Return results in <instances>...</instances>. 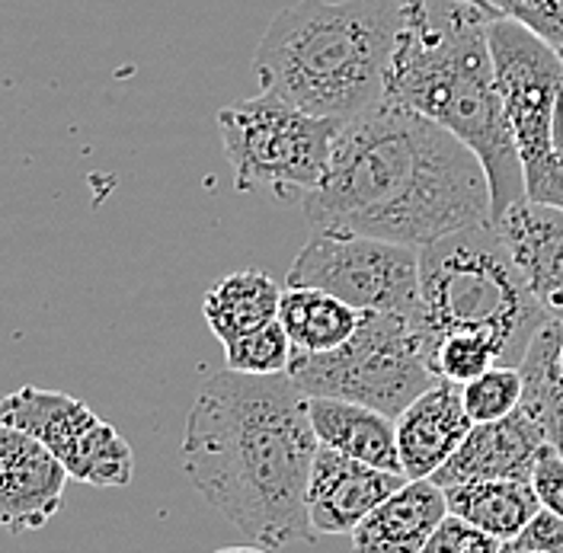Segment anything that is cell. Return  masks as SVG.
<instances>
[{
  "label": "cell",
  "instance_id": "cell-18",
  "mask_svg": "<svg viewBox=\"0 0 563 553\" xmlns=\"http://www.w3.org/2000/svg\"><path fill=\"white\" fill-rule=\"evenodd\" d=\"M282 288L260 269H241L218 278L202 298L206 323L221 346L256 333L279 317Z\"/></svg>",
  "mask_w": 563,
  "mask_h": 553
},
{
  "label": "cell",
  "instance_id": "cell-29",
  "mask_svg": "<svg viewBox=\"0 0 563 553\" xmlns=\"http://www.w3.org/2000/svg\"><path fill=\"white\" fill-rule=\"evenodd\" d=\"M554 147H558V157H561L563 167V103L558 109V122H554Z\"/></svg>",
  "mask_w": 563,
  "mask_h": 553
},
{
  "label": "cell",
  "instance_id": "cell-12",
  "mask_svg": "<svg viewBox=\"0 0 563 553\" xmlns=\"http://www.w3.org/2000/svg\"><path fill=\"white\" fill-rule=\"evenodd\" d=\"M404 484V474L362 464L320 445L308 480V519L314 534H352Z\"/></svg>",
  "mask_w": 563,
  "mask_h": 553
},
{
  "label": "cell",
  "instance_id": "cell-33",
  "mask_svg": "<svg viewBox=\"0 0 563 553\" xmlns=\"http://www.w3.org/2000/svg\"><path fill=\"white\" fill-rule=\"evenodd\" d=\"M561 375H563V343H561Z\"/></svg>",
  "mask_w": 563,
  "mask_h": 553
},
{
  "label": "cell",
  "instance_id": "cell-17",
  "mask_svg": "<svg viewBox=\"0 0 563 553\" xmlns=\"http://www.w3.org/2000/svg\"><path fill=\"white\" fill-rule=\"evenodd\" d=\"M308 419L323 449L340 451L382 471L404 474L397 451V422L390 416L346 400L308 397Z\"/></svg>",
  "mask_w": 563,
  "mask_h": 553
},
{
  "label": "cell",
  "instance_id": "cell-15",
  "mask_svg": "<svg viewBox=\"0 0 563 553\" xmlns=\"http://www.w3.org/2000/svg\"><path fill=\"white\" fill-rule=\"evenodd\" d=\"M394 422L407 480L432 477L474 429V419L464 410L461 384L452 380H435Z\"/></svg>",
  "mask_w": 563,
  "mask_h": 553
},
{
  "label": "cell",
  "instance_id": "cell-27",
  "mask_svg": "<svg viewBox=\"0 0 563 553\" xmlns=\"http://www.w3.org/2000/svg\"><path fill=\"white\" fill-rule=\"evenodd\" d=\"M531 486H534L541 506L551 509V512H558L563 519V457L551 445L541 451V457L534 464Z\"/></svg>",
  "mask_w": 563,
  "mask_h": 553
},
{
  "label": "cell",
  "instance_id": "cell-6",
  "mask_svg": "<svg viewBox=\"0 0 563 553\" xmlns=\"http://www.w3.org/2000/svg\"><path fill=\"white\" fill-rule=\"evenodd\" d=\"M308 397L358 403L378 413H404L435 384L429 336L420 320L400 313H358V327L333 352H295L285 372Z\"/></svg>",
  "mask_w": 563,
  "mask_h": 553
},
{
  "label": "cell",
  "instance_id": "cell-9",
  "mask_svg": "<svg viewBox=\"0 0 563 553\" xmlns=\"http://www.w3.org/2000/svg\"><path fill=\"white\" fill-rule=\"evenodd\" d=\"M288 285L320 288L355 311L420 320V250L352 231L314 228L288 266Z\"/></svg>",
  "mask_w": 563,
  "mask_h": 553
},
{
  "label": "cell",
  "instance_id": "cell-3",
  "mask_svg": "<svg viewBox=\"0 0 563 553\" xmlns=\"http://www.w3.org/2000/svg\"><path fill=\"white\" fill-rule=\"evenodd\" d=\"M496 13L467 0H417L404 7L385 97L410 106L484 164L493 221L526 199L519 151L503 115L490 52Z\"/></svg>",
  "mask_w": 563,
  "mask_h": 553
},
{
  "label": "cell",
  "instance_id": "cell-23",
  "mask_svg": "<svg viewBox=\"0 0 563 553\" xmlns=\"http://www.w3.org/2000/svg\"><path fill=\"white\" fill-rule=\"evenodd\" d=\"M432 372L439 380H452V384H471L481 378L487 368L499 365V352L487 336L477 333H449L442 340L432 343Z\"/></svg>",
  "mask_w": 563,
  "mask_h": 553
},
{
  "label": "cell",
  "instance_id": "cell-14",
  "mask_svg": "<svg viewBox=\"0 0 563 553\" xmlns=\"http://www.w3.org/2000/svg\"><path fill=\"white\" fill-rule=\"evenodd\" d=\"M493 224L541 311L563 323V208L522 199Z\"/></svg>",
  "mask_w": 563,
  "mask_h": 553
},
{
  "label": "cell",
  "instance_id": "cell-22",
  "mask_svg": "<svg viewBox=\"0 0 563 553\" xmlns=\"http://www.w3.org/2000/svg\"><path fill=\"white\" fill-rule=\"evenodd\" d=\"M291 340L285 333L279 320L260 327L256 333H246L241 340L224 346V362L231 372L238 375H253V378H273V375H285L291 365Z\"/></svg>",
  "mask_w": 563,
  "mask_h": 553
},
{
  "label": "cell",
  "instance_id": "cell-20",
  "mask_svg": "<svg viewBox=\"0 0 563 553\" xmlns=\"http://www.w3.org/2000/svg\"><path fill=\"white\" fill-rule=\"evenodd\" d=\"M276 320L285 327L295 352L317 355V352H333L343 343H350V336L358 327V311L320 288L288 285L282 291Z\"/></svg>",
  "mask_w": 563,
  "mask_h": 553
},
{
  "label": "cell",
  "instance_id": "cell-24",
  "mask_svg": "<svg viewBox=\"0 0 563 553\" xmlns=\"http://www.w3.org/2000/svg\"><path fill=\"white\" fill-rule=\"evenodd\" d=\"M464 410L474 422H496L519 410L522 403V372L512 365H493L481 378L461 387Z\"/></svg>",
  "mask_w": 563,
  "mask_h": 553
},
{
  "label": "cell",
  "instance_id": "cell-25",
  "mask_svg": "<svg viewBox=\"0 0 563 553\" xmlns=\"http://www.w3.org/2000/svg\"><path fill=\"white\" fill-rule=\"evenodd\" d=\"M496 16L516 20L563 55V0H484Z\"/></svg>",
  "mask_w": 563,
  "mask_h": 553
},
{
  "label": "cell",
  "instance_id": "cell-13",
  "mask_svg": "<svg viewBox=\"0 0 563 553\" xmlns=\"http://www.w3.org/2000/svg\"><path fill=\"white\" fill-rule=\"evenodd\" d=\"M548 449L544 429L519 407L496 422H474L467 439L432 474V480L449 489L481 480H526L531 484L534 464Z\"/></svg>",
  "mask_w": 563,
  "mask_h": 553
},
{
  "label": "cell",
  "instance_id": "cell-21",
  "mask_svg": "<svg viewBox=\"0 0 563 553\" xmlns=\"http://www.w3.org/2000/svg\"><path fill=\"white\" fill-rule=\"evenodd\" d=\"M561 343L563 323L548 320L519 365L522 372V410L541 429L548 445L563 457V375H561Z\"/></svg>",
  "mask_w": 563,
  "mask_h": 553
},
{
  "label": "cell",
  "instance_id": "cell-28",
  "mask_svg": "<svg viewBox=\"0 0 563 553\" xmlns=\"http://www.w3.org/2000/svg\"><path fill=\"white\" fill-rule=\"evenodd\" d=\"M519 548L538 553H563V519L551 509H538L534 519L522 528V534L516 538Z\"/></svg>",
  "mask_w": 563,
  "mask_h": 553
},
{
  "label": "cell",
  "instance_id": "cell-2",
  "mask_svg": "<svg viewBox=\"0 0 563 553\" xmlns=\"http://www.w3.org/2000/svg\"><path fill=\"white\" fill-rule=\"evenodd\" d=\"M320 449L308 394L288 378L211 375L183 432V471L196 493L266 551L314 544L308 480Z\"/></svg>",
  "mask_w": 563,
  "mask_h": 553
},
{
  "label": "cell",
  "instance_id": "cell-8",
  "mask_svg": "<svg viewBox=\"0 0 563 553\" xmlns=\"http://www.w3.org/2000/svg\"><path fill=\"white\" fill-rule=\"evenodd\" d=\"M490 52L503 115L526 176V199L563 208V167L554 122L563 103V58L516 20L490 23Z\"/></svg>",
  "mask_w": 563,
  "mask_h": 553
},
{
  "label": "cell",
  "instance_id": "cell-19",
  "mask_svg": "<svg viewBox=\"0 0 563 553\" xmlns=\"http://www.w3.org/2000/svg\"><path fill=\"white\" fill-rule=\"evenodd\" d=\"M449 512L481 528L496 541H516L528 521L541 509L534 486L526 480H481L445 489Z\"/></svg>",
  "mask_w": 563,
  "mask_h": 553
},
{
  "label": "cell",
  "instance_id": "cell-11",
  "mask_svg": "<svg viewBox=\"0 0 563 553\" xmlns=\"http://www.w3.org/2000/svg\"><path fill=\"white\" fill-rule=\"evenodd\" d=\"M68 471L33 435L0 425V528L35 531L58 516Z\"/></svg>",
  "mask_w": 563,
  "mask_h": 553
},
{
  "label": "cell",
  "instance_id": "cell-26",
  "mask_svg": "<svg viewBox=\"0 0 563 553\" xmlns=\"http://www.w3.org/2000/svg\"><path fill=\"white\" fill-rule=\"evenodd\" d=\"M503 541H496L490 534H484L481 528L467 524L457 516H445V521L432 531V538L426 541L420 553H499Z\"/></svg>",
  "mask_w": 563,
  "mask_h": 553
},
{
  "label": "cell",
  "instance_id": "cell-5",
  "mask_svg": "<svg viewBox=\"0 0 563 553\" xmlns=\"http://www.w3.org/2000/svg\"><path fill=\"white\" fill-rule=\"evenodd\" d=\"M548 320L493 221L467 224L420 250V323L429 355L449 333H477L496 346L499 365L519 368Z\"/></svg>",
  "mask_w": 563,
  "mask_h": 553
},
{
  "label": "cell",
  "instance_id": "cell-10",
  "mask_svg": "<svg viewBox=\"0 0 563 553\" xmlns=\"http://www.w3.org/2000/svg\"><path fill=\"white\" fill-rule=\"evenodd\" d=\"M0 425H13L33 435L62 461L68 477L80 484L97 489L132 484V445L119 435L115 425H109L70 394L35 384L0 394Z\"/></svg>",
  "mask_w": 563,
  "mask_h": 553
},
{
  "label": "cell",
  "instance_id": "cell-34",
  "mask_svg": "<svg viewBox=\"0 0 563 553\" xmlns=\"http://www.w3.org/2000/svg\"><path fill=\"white\" fill-rule=\"evenodd\" d=\"M561 58H563V55H561Z\"/></svg>",
  "mask_w": 563,
  "mask_h": 553
},
{
  "label": "cell",
  "instance_id": "cell-4",
  "mask_svg": "<svg viewBox=\"0 0 563 553\" xmlns=\"http://www.w3.org/2000/svg\"><path fill=\"white\" fill-rule=\"evenodd\" d=\"M400 26L397 0H298L260 38L253 70L266 93L343 125L385 100Z\"/></svg>",
  "mask_w": 563,
  "mask_h": 553
},
{
  "label": "cell",
  "instance_id": "cell-1",
  "mask_svg": "<svg viewBox=\"0 0 563 553\" xmlns=\"http://www.w3.org/2000/svg\"><path fill=\"white\" fill-rule=\"evenodd\" d=\"M301 211L311 228L422 250L493 221L490 179L455 135L385 97L340 125L330 167Z\"/></svg>",
  "mask_w": 563,
  "mask_h": 553
},
{
  "label": "cell",
  "instance_id": "cell-31",
  "mask_svg": "<svg viewBox=\"0 0 563 553\" xmlns=\"http://www.w3.org/2000/svg\"><path fill=\"white\" fill-rule=\"evenodd\" d=\"M499 553H538V551H526V548H519L516 541H506V544H503V551H499Z\"/></svg>",
  "mask_w": 563,
  "mask_h": 553
},
{
  "label": "cell",
  "instance_id": "cell-30",
  "mask_svg": "<svg viewBox=\"0 0 563 553\" xmlns=\"http://www.w3.org/2000/svg\"><path fill=\"white\" fill-rule=\"evenodd\" d=\"M214 553H273V551H266V548H221V551H214Z\"/></svg>",
  "mask_w": 563,
  "mask_h": 553
},
{
  "label": "cell",
  "instance_id": "cell-32",
  "mask_svg": "<svg viewBox=\"0 0 563 553\" xmlns=\"http://www.w3.org/2000/svg\"><path fill=\"white\" fill-rule=\"evenodd\" d=\"M397 3H400V7H410V3H417V0H397ZM467 3H477V7H484V10H490V7H487L484 0H467ZM490 13H493V10H490Z\"/></svg>",
  "mask_w": 563,
  "mask_h": 553
},
{
  "label": "cell",
  "instance_id": "cell-16",
  "mask_svg": "<svg viewBox=\"0 0 563 553\" xmlns=\"http://www.w3.org/2000/svg\"><path fill=\"white\" fill-rule=\"evenodd\" d=\"M449 516L445 489L432 477L407 480L352 531L355 553H420Z\"/></svg>",
  "mask_w": 563,
  "mask_h": 553
},
{
  "label": "cell",
  "instance_id": "cell-7",
  "mask_svg": "<svg viewBox=\"0 0 563 553\" xmlns=\"http://www.w3.org/2000/svg\"><path fill=\"white\" fill-rule=\"evenodd\" d=\"M218 132L238 192L266 189L279 202H305L330 167L340 122L311 115L276 93H256L218 112Z\"/></svg>",
  "mask_w": 563,
  "mask_h": 553
}]
</instances>
